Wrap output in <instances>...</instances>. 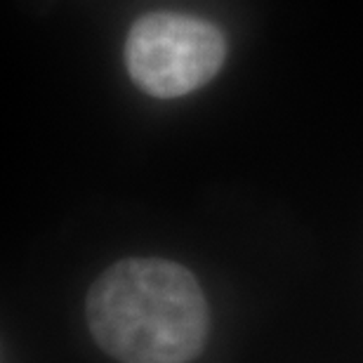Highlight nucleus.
<instances>
[{"instance_id":"obj_1","label":"nucleus","mask_w":363,"mask_h":363,"mask_svg":"<svg viewBox=\"0 0 363 363\" xmlns=\"http://www.w3.org/2000/svg\"><path fill=\"white\" fill-rule=\"evenodd\" d=\"M85 316L94 342L121 363H189L210 330L196 276L158 257L121 259L101 272L88 290Z\"/></svg>"},{"instance_id":"obj_2","label":"nucleus","mask_w":363,"mask_h":363,"mask_svg":"<svg viewBox=\"0 0 363 363\" xmlns=\"http://www.w3.org/2000/svg\"><path fill=\"white\" fill-rule=\"evenodd\" d=\"M227 43L220 28L175 12H151L135 21L125 43L133 81L154 97H182L220 71Z\"/></svg>"}]
</instances>
